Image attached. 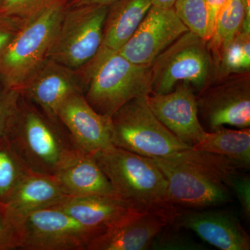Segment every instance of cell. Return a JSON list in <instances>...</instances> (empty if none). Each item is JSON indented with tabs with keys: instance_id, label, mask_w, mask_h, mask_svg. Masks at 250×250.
I'll list each match as a JSON object with an SVG mask.
<instances>
[{
	"instance_id": "1",
	"label": "cell",
	"mask_w": 250,
	"mask_h": 250,
	"mask_svg": "<svg viewBox=\"0 0 250 250\" xmlns=\"http://www.w3.org/2000/svg\"><path fill=\"white\" fill-rule=\"evenodd\" d=\"M152 159L167 180L169 201L184 208H215L231 202L230 180L243 170L228 158L192 148Z\"/></svg>"
},
{
	"instance_id": "2",
	"label": "cell",
	"mask_w": 250,
	"mask_h": 250,
	"mask_svg": "<svg viewBox=\"0 0 250 250\" xmlns=\"http://www.w3.org/2000/svg\"><path fill=\"white\" fill-rule=\"evenodd\" d=\"M76 70L85 100L103 116L111 117L131 100L152 93L151 65L135 64L103 45Z\"/></svg>"
},
{
	"instance_id": "3",
	"label": "cell",
	"mask_w": 250,
	"mask_h": 250,
	"mask_svg": "<svg viewBox=\"0 0 250 250\" xmlns=\"http://www.w3.org/2000/svg\"><path fill=\"white\" fill-rule=\"evenodd\" d=\"M4 136L31 172L52 177L81 149L60 121L51 120L21 94Z\"/></svg>"
},
{
	"instance_id": "4",
	"label": "cell",
	"mask_w": 250,
	"mask_h": 250,
	"mask_svg": "<svg viewBox=\"0 0 250 250\" xmlns=\"http://www.w3.org/2000/svg\"><path fill=\"white\" fill-rule=\"evenodd\" d=\"M94 156L120 197L134 209L160 213L172 223L177 207L169 201L167 180L152 159L116 147Z\"/></svg>"
},
{
	"instance_id": "5",
	"label": "cell",
	"mask_w": 250,
	"mask_h": 250,
	"mask_svg": "<svg viewBox=\"0 0 250 250\" xmlns=\"http://www.w3.org/2000/svg\"><path fill=\"white\" fill-rule=\"evenodd\" d=\"M217 80L208 41L187 31L151 64V94H166L181 83L199 93Z\"/></svg>"
},
{
	"instance_id": "6",
	"label": "cell",
	"mask_w": 250,
	"mask_h": 250,
	"mask_svg": "<svg viewBox=\"0 0 250 250\" xmlns=\"http://www.w3.org/2000/svg\"><path fill=\"white\" fill-rule=\"evenodd\" d=\"M68 1L54 5L28 22L0 53V76L5 86L21 93L47 59Z\"/></svg>"
},
{
	"instance_id": "7",
	"label": "cell",
	"mask_w": 250,
	"mask_h": 250,
	"mask_svg": "<svg viewBox=\"0 0 250 250\" xmlns=\"http://www.w3.org/2000/svg\"><path fill=\"white\" fill-rule=\"evenodd\" d=\"M113 146L150 158L166 157L191 146L167 129L153 113L147 97L135 98L111 116Z\"/></svg>"
},
{
	"instance_id": "8",
	"label": "cell",
	"mask_w": 250,
	"mask_h": 250,
	"mask_svg": "<svg viewBox=\"0 0 250 250\" xmlns=\"http://www.w3.org/2000/svg\"><path fill=\"white\" fill-rule=\"evenodd\" d=\"M108 6H67L56 31L47 59L78 70L89 62L103 45Z\"/></svg>"
},
{
	"instance_id": "9",
	"label": "cell",
	"mask_w": 250,
	"mask_h": 250,
	"mask_svg": "<svg viewBox=\"0 0 250 250\" xmlns=\"http://www.w3.org/2000/svg\"><path fill=\"white\" fill-rule=\"evenodd\" d=\"M22 250H87L96 231L52 207L36 210L16 223Z\"/></svg>"
},
{
	"instance_id": "10",
	"label": "cell",
	"mask_w": 250,
	"mask_h": 250,
	"mask_svg": "<svg viewBox=\"0 0 250 250\" xmlns=\"http://www.w3.org/2000/svg\"><path fill=\"white\" fill-rule=\"evenodd\" d=\"M198 116L209 131L250 127V72L215 80L197 95ZM204 127V126H203Z\"/></svg>"
},
{
	"instance_id": "11",
	"label": "cell",
	"mask_w": 250,
	"mask_h": 250,
	"mask_svg": "<svg viewBox=\"0 0 250 250\" xmlns=\"http://www.w3.org/2000/svg\"><path fill=\"white\" fill-rule=\"evenodd\" d=\"M188 31L174 8L151 6L142 22L118 50L138 65H151L159 54Z\"/></svg>"
},
{
	"instance_id": "12",
	"label": "cell",
	"mask_w": 250,
	"mask_h": 250,
	"mask_svg": "<svg viewBox=\"0 0 250 250\" xmlns=\"http://www.w3.org/2000/svg\"><path fill=\"white\" fill-rule=\"evenodd\" d=\"M177 207L172 223L190 230L202 241L222 250H249L250 237L239 219L227 210Z\"/></svg>"
},
{
	"instance_id": "13",
	"label": "cell",
	"mask_w": 250,
	"mask_h": 250,
	"mask_svg": "<svg viewBox=\"0 0 250 250\" xmlns=\"http://www.w3.org/2000/svg\"><path fill=\"white\" fill-rule=\"evenodd\" d=\"M147 103L156 118L179 140L195 146L207 133L200 123L197 95L186 83L166 94H150Z\"/></svg>"
},
{
	"instance_id": "14",
	"label": "cell",
	"mask_w": 250,
	"mask_h": 250,
	"mask_svg": "<svg viewBox=\"0 0 250 250\" xmlns=\"http://www.w3.org/2000/svg\"><path fill=\"white\" fill-rule=\"evenodd\" d=\"M57 117L82 150L95 154L114 147L111 117L95 111L83 93H75L67 98L59 107Z\"/></svg>"
},
{
	"instance_id": "15",
	"label": "cell",
	"mask_w": 250,
	"mask_h": 250,
	"mask_svg": "<svg viewBox=\"0 0 250 250\" xmlns=\"http://www.w3.org/2000/svg\"><path fill=\"white\" fill-rule=\"evenodd\" d=\"M83 93L76 70L47 59L24 85L21 95L54 121L61 105L70 95Z\"/></svg>"
},
{
	"instance_id": "16",
	"label": "cell",
	"mask_w": 250,
	"mask_h": 250,
	"mask_svg": "<svg viewBox=\"0 0 250 250\" xmlns=\"http://www.w3.org/2000/svg\"><path fill=\"white\" fill-rule=\"evenodd\" d=\"M170 220L166 215L134 210L94 238L87 250H149Z\"/></svg>"
},
{
	"instance_id": "17",
	"label": "cell",
	"mask_w": 250,
	"mask_h": 250,
	"mask_svg": "<svg viewBox=\"0 0 250 250\" xmlns=\"http://www.w3.org/2000/svg\"><path fill=\"white\" fill-rule=\"evenodd\" d=\"M70 197H119L95 161L94 154L79 149L54 176Z\"/></svg>"
},
{
	"instance_id": "18",
	"label": "cell",
	"mask_w": 250,
	"mask_h": 250,
	"mask_svg": "<svg viewBox=\"0 0 250 250\" xmlns=\"http://www.w3.org/2000/svg\"><path fill=\"white\" fill-rule=\"evenodd\" d=\"M54 207L71 215L99 235L135 210L121 197L103 195L69 197Z\"/></svg>"
},
{
	"instance_id": "19",
	"label": "cell",
	"mask_w": 250,
	"mask_h": 250,
	"mask_svg": "<svg viewBox=\"0 0 250 250\" xmlns=\"http://www.w3.org/2000/svg\"><path fill=\"white\" fill-rule=\"evenodd\" d=\"M69 197L55 177L31 172L18 186L6 206L16 225L29 213L59 205Z\"/></svg>"
},
{
	"instance_id": "20",
	"label": "cell",
	"mask_w": 250,
	"mask_h": 250,
	"mask_svg": "<svg viewBox=\"0 0 250 250\" xmlns=\"http://www.w3.org/2000/svg\"><path fill=\"white\" fill-rule=\"evenodd\" d=\"M152 6V0H116L108 7L103 45L119 50L139 27Z\"/></svg>"
},
{
	"instance_id": "21",
	"label": "cell",
	"mask_w": 250,
	"mask_h": 250,
	"mask_svg": "<svg viewBox=\"0 0 250 250\" xmlns=\"http://www.w3.org/2000/svg\"><path fill=\"white\" fill-rule=\"evenodd\" d=\"M192 148L225 156L234 161L241 168H250V128L229 129L222 127L207 131L203 139Z\"/></svg>"
},
{
	"instance_id": "22",
	"label": "cell",
	"mask_w": 250,
	"mask_h": 250,
	"mask_svg": "<svg viewBox=\"0 0 250 250\" xmlns=\"http://www.w3.org/2000/svg\"><path fill=\"white\" fill-rule=\"evenodd\" d=\"M244 19L242 0H227L215 22L213 35L208 41L215 66L220 54L229 41L241 30Z\"/></svg>"
},
{
	"instance_id": "23",
	"label": "cell",
	"mask_w": 250,
	"mask_h": 250,
	"mask_svg": "<svg viewBox=\"0 0 250 250\" xmlns=\"http://www.w3.org/2000/svg\"><path fill=\"white\" fill-rule=\"evenodd\" d=\"M31 171L6 136H0V202L7 204Z\"/></svg>"
},
{
	"instance_id": "24",
	"label": "cell",
	"mask_w": 250,
	"mask_h": 250,
	"mask_svg": "<svg viewBox=\"0 0 250 250\" xmlns=\"http://www.w3.org/2000/svg\"><path fill=\"white\" fill-rule=\"evenodd\" d=\"M216 69L217 79L250 72V32L237 33L220 54Z\"/></svg>"
},
{
	"instance_id": "25",
	"label": "cell",
	"mask_w": 250,
	"mask_h": 250,
	"mask_svg": "<svg viewBox=\"0 0 250 250\" xmlns=\"http://www.w3.org/2000/svg\"><path fill=\"white\" fill-rule=\"evenodd\" d=\"M173 8L189 31L209 41V15L206 0H176Z\"/></svg>"
},
{
	"instance_id": "26",
	"label": "cell",
	"mask_w": 250,
	"mask_h": 250,
	"mask_svg": "<svg viewBox=\"0 0 250 250\" xmlns=\"http://www.w3.org/2000/svg\"><path fill=\"white\" fill-rule=\"evenodd\" d=\"M68 0H0V16L25 25L54 5Z\"/></svg>"
},
{
	"instance_id": "27",
	"label": "cell",
	"mask_w": 250,
	"mask_h": 250,
	"mask_svg": "<svg viewBox=\"0 0 250 250\" xmlns=\"http://www.w3.org/2000/svg\"><path fill=\"white\" fill-rule=\"evenodd\" d=\"M180 228L169 223L152 241L149 249L163 250H202L205 246L192 241L179 231Z\"/></svg>"
},
{
	"instance_id": "28",
	"label": "cell",
	"mask_w": 250,
	"mask_h": 250,
	"mask_svg": "<svg viewBox=\"0 0 250 250\" xmlns=\"http://www.w3.org/2000/svg\"><path fill=\"white\" fill-rule=\"evenodd\" d=\"M17 227L9 215L6 205L0 202V250H18Z\"/></svg>"
},
{
	"instance_id": "29",
	"label": "cell",
	"mask_w": 250,
	"mask_h": 250,
	"mask_svg": "<svg viewBox=\"0 0 250 250\" xmlns=\"http://www.w3.org/2000/svg\"><path fill=\"white\" fill-rule=\"evenodd\" d=\"M21 93L5 87L0 89V136H4L6 129L14 118Z\"/></svg>"
},
{
	"instance_id": "30",
	"label": "cell",
	"mask_w": 250,
	"mask_h": 250,
	"mask_svg": "<svg viewBox=\"0 0 250 250\" xmlns=\"http://www.w3.org/2000/svg\"><path fill=\"white\" fill-rule=\"evenodd\" d=\"M229 188L236 193L243 214L250 218V177L249 174H242L241 171L233 174L229 182Z\"/></svg>"
},
{
	"instance_id": "31",
	"label": "cell",
	"mask_w": 250,
	"mask_h": 250,
	"mask_svg": "<svg viewBox=\"0 0 250 250\" xmlns=\"http://www.w3.org/2000/svg\"><path fill=\"white\" fill-rule=\"evenodd\" d=\"M24 26L0 16V53Z\"/></svg>"
},
{
	"instance_id": "32",
	"label": "cell",
	"mask_w": 250,
	"mask_h": 250,
	"mask_svg": "<svg viewBox=\"0 0 250 250\" xmlns=\"http://www.w3.org/2000/svg\"><path fill=\"white\" fill-rule=\"evenodd\" d=\"M227 0H206L209 15L210 39L213 35L217 16Z\"/></svg>"
},
{
	"instance_id": "33",
	"label": "cell",
	"mask_w": 250,
	"mask_h": 250,
	"mask_svg": "<svg viewBox=\"0 0 250 250\" xmlns=\"http://www.w3.org/2000/svg\"><path fill=\"white\" fill-rule=\"evenodd\" d=\"M116 0H69L67 2L68 7L83 6V5H102L108 6Z\"/></svg>"
},
{
	"instance_id": "34",
	"label": "cell",
	"mask_w": 250,
	"mask_h": 250,
	"mask_svg": "<svg viewBox=\"0 0 250 250\" xmlns=\"http://www.w3.org/2000/svg\"><path fill=\"white\" fill-rule=\"evenodd\" d=\"M244 9V19L241 29L250 32V0H242Z\"/></svg>"
},
{
	"instance_id": "35",
	"label": "cell",
	"mask_w": 250,
	"mask_h": 250,
	"mask_svg": "<svg viewBox=\"0 0 250 250\" xmlns=\"http://www.w3.org/2000/svg\"><path fill=\"white\" fill-rule=\"evenodd\" d=\"M176 0H152L153 6L162 9L173 8Z\"/></svg>"
}]
</instances>
